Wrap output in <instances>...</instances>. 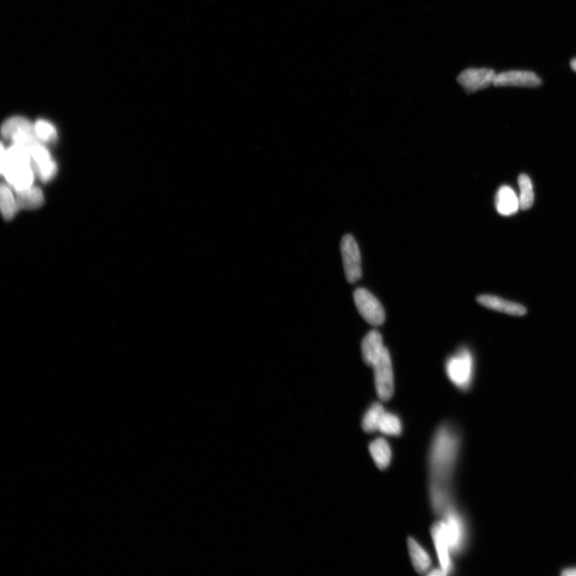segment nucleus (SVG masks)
Wrapping results in <instances>:
<instances>
[{"instance_id":"nucleus-10","label":"nucleus","mask_w":576,"mask_h":576,"mask_svg":"<svg viewBox=\"0 0 576 576\" xmlns=\"http://www.w3.org/2000/svg\"><path fill=\"white\" fill-rule=\"evenodd\" d=\"M541 84L542 81L536 74L527 71L496 74L493 83L496 87L537 88Z\"/></svg>"},{"instance_id":"nucleus-23","label":"nucleus","mask_w":576,"mask_h":576,"mask_svg":"<svg viewBox=\"0 0 576 576\" xmlns=\"http://www.w3.org/2000/svg\"><path fill=\"white\" fill-rule=\"evenodd\" d=\"M37 138L41 142H53L57 139V132L53 124L45 121H39L35 124Z\"/></svg>"},{"instance_id":"nucleus-18","label":"nucleus","mask_w":576,"mask_h":576,"mask_svg":"<svg viewBox=\"0 0 576 576\" xmlns=\"http://www.w3.org/2000/svg\"><path fill=\"white\" fill-rule=\"evenodd\" d=\"M16 199L19 208L27 210L39 208L44 202L42 191L33 186L24 190L17 191Z\"/></svg>"},{"instance_id":"nucleus-5","label":"nucleus","mask_w":576,"mask_h":576,"mask_svg":"<svg viewBox=\"0 0 576 576\" xmlns=\"http://www.w3.org/2000/svg\"><path fill=\"white\" fill-rule=\"evenodd\" d=\"M356 309L361 316L373 326H380L385 321V311L375 296L365 288H358L354 293Z\"/></svg>"},{"instance_id":"nucleus-24","label":"nucleus","mask_w":576,"mask_h":576,"mask_svg":"<svg viewBox=\"0 0 576 576\" xmlns=\"http://www.w3.org/2000/svg\"><path fill=\"white\" fill-rule=\"evenodd\" d=\"M427 575H431V576H443V575H445V573L443 572V570L441 568L431 570V571H430L429 573H427Z\"/></svg>"},{"instance_id":"nucleus-4","label":"nucleus","mask_w":576,"mask_h":576,"mask_svg":"<svg viewBox=\"0 0 576 576\" xmlns=\"http://www.w3.org/2000/svg\"><path fill=\"white\" fill-rule=\"evenodd\" d=\"M375 375L376 393L382 401H389L394 393V375L391 359L389 350L384 349L383 354L373 366Z\"/></svg>"},{"instance_id":"nucleus-16","label":"nucleus","mask_w":576,"mask_h":576,"mask_svg":"<svg viewBox=\"0 0 576 576\" xmlns=\"http://www.w3.org/2000/svg\"><path fill=\"white\" fill-rule=\"evenodd\" d=\"M370 455L376 466L381 470L389 467L392 458L390 444L383 438H378L369 445Z\"/></svg>"},{"instance_id":"nucleus-26","label":"nucleus","mask_w":576,"mask_h":576,"mask_svg":"<svg viewBox=\"0 0 576 576\" xmlns=\"http://www.w3.org/2000/svg\"><path fill=\"white\" fill-rule=\"evenodd\" d=\"M571 67L572 69L576 72V59H574L571 62Z\"/></svg>"},{"instance_id":"nucleus-11","label":"nucleus","mask_w":576,"mask_h":576,"mask_svg":"<svg viewBox=\"0 0 576 576\" xmlns=\"http://www.w3.org/2000/svg\"><path fill=\"white\" fill-rule=\"evenodd\" d=\"M477 302L486 309L504 313L511 316H523L527 314V309L523 305L507 300L500 296L484 294L478 295Z\"/></svg>"},{"instance_id":"nucleus-15","label":"nucleus","mask_w":576,"mask_h":576,"mask_svg":"<svg viewBox=\"0 0 576 576\" xmlns=\"http://www.w3.org/2000/svg\"><path fill=\"white\" fill-rule=\"evenodd\" d=\"M408 546L415 571L420 574L429 573L432 563L429 553L413 537L408 538Z\"/></svg>"},{"instance_id":"nucleus-22","label":"nucleus","mask_w":576,"mask_h":576,"mask_svg":"<svg viewBox=\"0 0 576 576\" xmlns=\"http://www.w3.org/2000/svg\"><path fill=\"white\" fill-rule=\"evenodd\" d=\"M378 431L387 436H401L403 431L401 420L396 414L385 413L380 422Z\"/></svg>"},{"instance_id":"nucleus-12","label":"nucleus","mask_w":576,"mask_h":576,"mask_svg":"<svg viewBox=\"0 0 576 576\" xmlns=\"http://www.w3.org/2000/svg\"><path fill=\"white\" fill-rule=\"evenodd\" d=\"M34 172L32 165H8L1 170V174L16 192L32 186Z\"/></svg>"},{"instance_id":"nucleus-25","label":"nucleus","mask_w":576,"mask_h":576,"mask_svg":"<svg viewBox=\"0 0 576 576\" xmlns=\"http://www.w3.org/2000/svg\"><path fill=\"white\" fill-rule=\"evenodd\" d=\"M563 575L565 576H576V568L566 569L563 572Z\"/></svg>"},{"instance_id":"nucleus-20","label":"nucleus","mask_w":576,"mask_h":576,"mask_svg":"<svg viewBox=\"0 0 576 576\" xmlns=\"http://www.w3.org/2000/svg\"><path fill=\"white\" fill-rule=\"evenodd\" d=\"M0 206H1L3 217L6 220L13 219L20 208L16 196H14L13 192L8 186L4 185L0 189Z\"/></svg>"},{"instance_id":"nucleus-3","label":"nucleus","mask_w":576,"mask_h":576,"mask_svg":"<svg viewBox=\"0 0 576 576\" xmlns=\"http://www.w3.org/2000/svg\"><path fill=\"white\" fill-rule=\"evenodd\" d=\"M442 521L453 555L462 554L466 550L469 542V530L465 518L454 506L445 513Z\"/></svg>"},{"instance_id":"nucleus-14","label":"nucleus","mask_w":576,"mask_h":576,"mask_svg":"<svg viewBox=\"0 0 576 576\" xmlns=\"http://www.w3.org/2000/svg\"><path fill=\"white\" fill-rule=\"evenodd\" d=\"M495 208L501 215H515L521 209L520 199L512 188L509 186L501 187L496 194Z\"/></svg>"},{"instance_id":"nucleus-19","label":"nucleus","mask_w":576,"mask_h":576,"mask_svg":"<svg viewBox=\"0 0 576 576\" xmlns=\"http://www.w3.org/2000/svg\"><path fill=\"white\" fill-rule=\"evenodd\" d=\"M385 413L386 410L381 403H374L370 405L362 420L363 431L368 433L378 431L380 422Z\"/></svg>"},{"instance_id":"nucleus-21","label":"nucleus","mask_w":576,"mask_h":576,"mask_svg":"<svg viewBox=\"0 0 576 576\" xmlns=\"http://www.w3.org/2000/svg\"><path fill=\"white\" fill-rule=\"evenodd\" d=\"M518 185L520 187V205L521 209L527 210L533 206L535 195L533 185L531 179L525 174H522L518 179Z\"/></svg>"},{"instance_id":"nucleus-9","label":"nucleus","mask_w":576,"mask_h":576,"mask_svg":"<svg viewBox=\"0 0 576 576\" xmlns=\"http://www.w3.org/2000/svg\"><path fill=\"white\" fill-rule=\"evenodd\" d=\"M32 167L43 181L47 182L54 178L57 173L56 163L50 153L39 141L30 148Z\"/></svg>"},{"instance_id":"nucleus-6","label":"nucleus","mask_w":576,"mask_h":576,"mask_svg":"<svg viewBox=\"0 0 576 576\" xmlns=\"http://www.w3.org/2000/svg\"><path fill=\"white\" fill-rule=\"evenodd\" d=\"M345 276L350 283H354L362 277L361 255L354 237L346 235L340 244Z\"/></svg>"},{"instance_id":"nucleus-8","label":"nucleus","mask_w":576,"mask_h":576,"mask_svg":"<svg viewBox=\"0 0 576 576\" xmlns=\"http://www.w3.org/2000/svg\"><path fill=\"white\" fill-rule=\"evenodd\" d=\"M496 74L489 68H471L460 74L458 82L467 93H473L493 84Z\"/></svg>"},{"instance_id":"nucleus-2","label":"nucleus","mask_w":576,"mask_h":576,"mask_svg":"<svg viewBox=\"0 0 576 576\" xmlns=\"http://www.w3.org/2000/svg\"><path fill=\"white\" fill-rule=\"evenodd\" d=\"M446 373L452 383L462 391L470 389L475 373V359L467 347H462L446 363Z\"/></svg>"},{"instance_id":"nucleus-7","label":"nucleus","mask_w":576,"mask_h":576,"mask_svg":"<svg viewBox=\"0 0 576 576\" xmlns=\"http://www.w3.org/2000/svg\"><path fill=\"white\" fill-rule=\"evenodd\" d=\"M431 534L437 552L438 560L440 562V568L445 575L453 574L455 570L453 560V556L454 555L452 549H450L446 530H445L444 523L442 520L433 524L431 528Z\"/></svg>"},{"instance_id":"nucleus-13","label":"nucleus","mask_w":576,"mask_h":576,"mask_svg":"<svg viewBox=\"0 0 576 576\" xmlns=\"http://www.w3.org/2000/svg\"><path fill=\"white\" fill-rule=\"evenodd\" d=\"M385 349L383 337L378 330H370L362 341L361 349L364 363L373 367L383 354Z\"/></svg>"},{"instance_id":"nucleus-1","label":"nucleus","mask_w":576,"mask_h":576,"mask_svg":"<svg viewBox=\"0 0 576 576\" xmlns=\"http://www.w3.org/2000/svg\"><path fill=\"white\" fill-rule=\"evenodd\" d=\"M460 448V433L454 424L438 427L429 453L430 501L436 516L443 517L455 506L453 483Z\"/></svg>"},{"instance_id":"nucleus-17","label":"nucleus","mask_w":576,"mask_h":576,"mask_svg":"<svg viewBox=\"0 0 576 576\" xmlns=\"http://www.w3.org/2000/svg\"><path fill=\"white\" fill-rule=\"evenodd\" d=\"M31 133H35V125L22 117L11 118L2 126L3 136L11 141L19 135Z\"/></svg>"}]
</instances>
